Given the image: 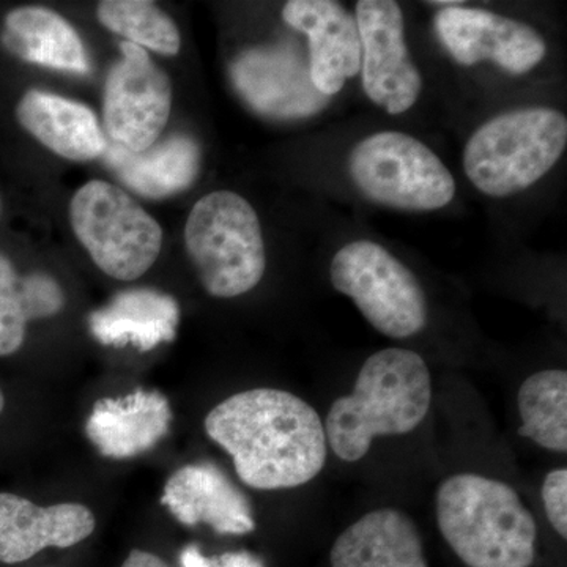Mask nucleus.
<instances>
[{"instance_id":"obj_1","label":"nucleus","mask_w":567,"mask_h":567,"mask_svg":"<svg viewBox=\"0 0 567 567\" xmlns=\"http://www.w3.org/2000/svg\"><path fill=\"white\" fill-rule=\"evenodd\" d=\"M205 431L256 491L305 486L327 464L322 417L289 391L254 388L230 395L205 417Z\"/></svg>"},{"instance_id":"obj_5","label":"nucleus","mask_w":567,"mask_h":567,"mask_svg":"<svg viewBox=\"0 0 567 567\" xmlns=\"http://www.w3.org/2000/svg\"><path fill=\"white\" fill-rule=\"evenodd\" d=\"M185 245L212 297L251 292L267 270L259 216L244 196L215 192L197 200L185 226Z\"/></svg>"},{"instance_id":"obj_12","label":"nucleus","mask_w":567,"mask_h":567,"mask_svg":"<svg viewBox=\"0 0 567 567\" xmlns=\"http://www.w3.org/2000/svg\"><path fill=\"white\" fill-rule=\"evenodd\" d=\"M282 20L305 33L309 43V78L320 95H338L361 71L357 20L334 0H290Z\"/></svg>"},{"instance_id":"obj_9","label":"nucleus","mask_w":567,"mask_h":567,"mask_svg":"<svg viewBox=\"0 0 567 567\" xmlns=\"http://www.w3.org/2000/svg\"><path fill=\"white\" fill-rule=\"evenodd\" d=\"M121 51L104 87V128L112 144L142 152L159 140L169 121L173 85L147 51L128 41Z\"/></svg>"},{"instance_id":"obj_16","label":"nucleus","mask_w":567,"mask_h":567,"mask_svg":"<svg viewBox=\"0 0 567 567\" xmlns=\"http://www.w3.org/2000/svg\"><path fill=\"white\" fill-rule=\"evenodd\" d=\"M173 421L169 401L158 391L137 390L93 405L85 434L100 454L130 458L152 450L167 435Z\"/></svg>"},{"instance_id":"obj_6","label":"nucleus","mask_w":567,"mask_h":567,"mask_svg":"<svg viewBox=\"0 0 567 567\" xmlns=\"http://www.w3.org/2000/svg\"><path fill=\"white\" fill-rule=\"evenodd\" d=\"M347 171L365 199L393 210L435 212L456 197V178L446 164L402 132H379L357 142Z\"/></svg>"},{"instance_id":"obj_28","label":"nucleus","mask_w":567,"mask_h":567,"mask_svg":"<svg viewBox=\"0 0 567 567\" xmlns=\"http://www.w3.org/2000/svg\"><path fill=\"white\" fill-rule=\"evenodd\" d=\"M3 406H6V399H3L2 391H0V413L3 412Z\"/></svg>"},{"instance_id":"obj_15","label":"nucleus","mask_w":567,"mask_h":567,"mask_svg":"<svg viewBox=\"0 0 567 567\" xmlns=\"http://www.w3.org/2000/svg\"><path fill=\"white\" fill-rule=\"evenodd\" d=\"M162 503L186 527L205 524L218 535H248L256 529L246 496L218 466H183L167 480Z\"/></svg>"},{"instance_id":"obj_22","label":"nucleus","mask_w":567,"mask_h":567,"mask_svg":"<svg viewBox=\"0 0 567 567\" xmlns=\"http://www.w3.org/2000/svg\"><path fill=\"white\" fill-rule=\"evenodd\" d=\"M65 306L62 287L50 275L20 276L0 252V357L18 352L33 319L59 315Z\"/></svg>"},{"instance_id":"obj_2","label":"nucleus","mask_w":567,"mask_h":567,"mask_svg":"<svg viewBox=\"0 0 567 567\" xmlns=\"http://www.w3.org/2000/svg\"><path fill=\"white\" fill-rule=\"evenodd\" d=\"M432 395L431 371L420 353L401 347L379 350L361 365L352 393L336 399L328 410V450L341 461H361L379 436L420 427Z\"/></svg>"},{"instance_id":"obj_11","label":"nucleus","mask_w":567,"mask_h":567,"mask_svg":"<svg viewBox=\"0 0 567 567\" xmlns=\"http://www.w3.org/2000/svg\"><path fill=\"white\" fill-rule=\"evenodd\" d=\"M440 43L464 66L492 62L506 73L522 76L546 59L544 37L527 22L475 7H447L434 18Z\"/></svg>"},{"instance_id":"obj_23","label":"nucleus","mask_w":567,"mask_h":567,"mask_svg":"<svg viewBox=\"0 0 567 567\" xmlns=\"http://www.w3.org/2000/svg\"><path fill=\"white\" fill-rule=\"evenodd\" d=\"M518 434L554 453L567 451V372L546 369L529 375L517 394Z\"/></svg>"},{"instance_id":"obj_18","label":"nucleus","mask_w":567,"mask_h":567,"mask_svg":"<svg viewBox=\"0 0 567 567\" xmlns=\"http://www.w3.org/2000/svg\"><path fill=\"white\" fill-rule=\"evenodd\" d=\"M178 323L181 308L175 298L153 289L123 290L89 319L100 344L130 346L141 352L174 341Z\"/></svg>"},{"instance_id":"obj_13","label":"nucleus","mask_w":567,"mask_h":567,"mask_svg":"<svg viewBox=\"0 0 567 567\" xmlns=\"http://www.w3.org/2000/svg\"><path fill=\"white\" fill-rule=\"evenodd\" d=\"M233 81L260 114L276 118L308 117L322 106L303 62L286 48H257L234 62Z\"/></svg>"},{"instance_id":"obj_17","label":"nucleus","mask_w":567,"mask_h":567,"mask_svg":"<svg viewBox=\"0 0 567 567\" xmlns=\"http://www.w3.org/2000/svg\"><path fill=\"white\" fill-rule=\"evenodd\" d=\"M331 567H429L420 528L405 511L380 507L334 540Z\"/></svg>"},{"instance_id":"obj_4","label":"nucleus","mask_w":567,"mask_h":567,"mask_svg":"<svg viewBox=\"0 0 567 567\" xmlns=\"http://www.w3.org/2000/svg\"><path fill=\"white\" fill-rule=\"evenodd\" d=\"M567 118L551 107H520L483 123L466 141L464 171L477 189L505 199L535 186L561 159Z\"/></svg>"},{"instance_id":"obj_10","label":"nucleus","mask_w":567,"mask_h":567,"mask_svg":"<svg viewBox=\"0 0 567 567\" xmlns=\"http://www.w3.org/2000/svg\"><path fill=\"white\" fill-rule=\"evenodd\" d=\"M354 20L360 32L365 95L390 115L412 110L424 82L406 44L401 6L393 0H360Z\"/></svg>"},{"instance_id":"obj_3","label":"nucleus","mask_w":567,"mask_h":567,"mask_svg":"<svg viewBox=\"0 0 567 567\" xmlns=\"http://www.w3.org/2000/svg\"><path fill=\"white\" fill-rule=\"evenodd\" d=\"M440 532L468 567H532L537 525L509 484L476 473L446 477L435 496Z\"/></svg>"},{"instance_id":"obj_7","label":"nucleus","mask_w":567,"mask_h":567,"mask_svg":"<svg viewBox=\"0 0 567 567\" xmlns=\"http://www.w3.org/2000/svg\"><path fill=\"white\" fill-rule=\"evenodd\" d=\"M70 221L96 267L118 281H136L162 252V226L112 183L81 186L70 203Z\"/></svg>"},{"instance_id":"obj_14","label":"nucleus","mask_w":567,"mask_h":567,"mask_svg":"<svg viewBox=\"0 0 567 567\" xmlns=\"http://www.w3.org/2000/svg\"><path fill=\"white\" fill-rule=\"evenodd\" d=\"M95 516L80 503L41 507L31 499L0 494V561H28L44 548L76 546L95 532Z\"/></svg>"},{"instance_id":"obj_26","label":"nucleus","mask_w":567,"mask_h":567,"mask_svg":"<svg viewBox=\"0 0 567 567\" xmlns=\"http://www.w3.org/2000/svg\"><path fill=\"white\" fill-rule=\"evenodd\" d=\"M178 559L181 567H265L262 559L249 551H227L219 557H205L194 544L183 548Z\"/></svg>"},{"instance_id":"obj_25","label":"nucleus","mask_w":567,"mask_h":567,"mask_svg":"<svg viewBox=\"0 0 567 567\" xmlns=\"http://www.w3.org/2000/svg\"><path fill=\"white\" fill-rule=\"evenodd\" d=\"M543 505L551 527L567 537V470H551L543 483Z\"/></svg>"},{"instance_id":"obj_27","label":"nucleus","mask_w":567,"mask_h":567,"mask_svg":"<svg viewBox=\"0 0 567 567\" xmlns=\"http://www.w3.org/2000/svg\"><path fill=\"white\" fill-rule=\"evenodd\" d=\"M122 567H169L158 555L145 550H133Z\"/></svg>"},{"instance_id":"obj_8","label":"nucleus","mask_w":567,"mask_h":567,"mask_svg":"<svg viewBox=\"0 0 567 567\" xmlns=\"http://www.w3.org/2000/svg\"><path fill=\"white\" fill-rule=\"evenodd\" d=\"M330 281L386 338H413L427 324V297L420 279L375 241L354 240L338 249Z\"/></svg>"},{"instance_id":"obj_19","label":"nucleus","mask_w":567,"mask_h":567,"mask_svg":"<svg viewBox=\"0 0 567 567\" xmlns=\"http://www.w3.org/2000/svg\"><path fill=\"white\" fill-rule=\"evenodd\" d=\"M22 128L51 152L71 162H89L106 151L95 112L85 104L43 91H29L17 106Z\"/></svg>"},{"instance_id":"obj_20","label":"nucleus","mask_w":567,"mask_h":567,"mask_svg":"<svg viewBox=\"0 0 567 567\" xmlns=\"http://www.w3.org/2000/svg\"><path fill=\"white\" fill-rule=\"evenodd\" d=\"M107 166L134 193L151 199L174 196L193 185L199 174L200 148L193 137L174 134L142 152L107 142Z\"/></svg>"},{"instance_id":"obj_24","label":"nucleus","mask_w":567,"mask_h":567,"mask_svg":"<svg viewBox=\"0 0 567 567\" xmlns=\"http://www.w3.org/2000/svg\"><path fill=\"white\" fill-rule=\"evenodd\" d=\"M96 17L104 28L128 39L142 50L175 55L182 48L177 25L162 9L144 0H106Z\"/></svg>"},{"instance_id":"obj_21","label":"nucleus","mask_w":567,"mask_h":567,"mask_svg":"<svg viewBox=\"0 0 567 567\" xmlns=\"http://www.w3.org/2000/svg\"><path fill=\"white\" fill-rule=\"evenodd\" d=\"M2 43L24 61L48 69L87 73L84 44L69 21L43 7H20L6 18Z\"/></svg>"}]
</instances>
